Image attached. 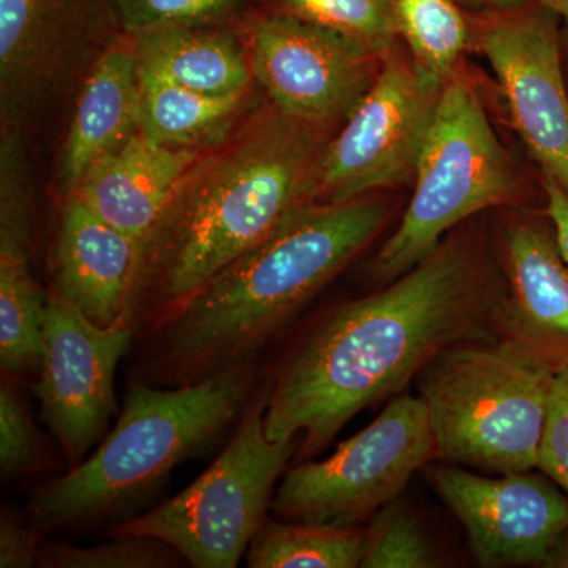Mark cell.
Masks as SVG:
<instances>
[{"mask_svg":"<svg viewBox=\"0 0 568 568\" xmlns=\"http://www.w3.org/2000/svg\"><path fill=\"white\" fill-rule=\"evenodd\" d=\"M140 73L207 95H239L254 80L248 51L233 32L189 26L129 37Z\"/></svg>","mask_w":568,"mask_h":568,"instance_id":"cell-19","label":"cell"},{"mask_svg":"<svg viewBox=\"0 0 568 568\" xmlns=\"http://www.w3.org/2000/svg\"><path fill=\"white\" fill-rule=\"evenodd\" d=\"M40 544L31 530L11 518L0 525V567L29 568L39 562Z\"/></svg>","mask_w":568,"mask_h":568,"instance_id":"cell-30","label":"cell"},{"mask_svg":"<svg viewBox=\"0 0 568 568\" xmlns=\"http://www.w3.org/2000/svg\"><path fill=\"white\" fill-rule=\"evenodd\" d=\"M250 0H112L125 37L189 26L222 24Z\"/></svg>","mask_w":568,"mask_h":568,"instance_id":"cell-27","label":"cell"},{"mask_svg":"<svg viewBox=\"0 0 568 568\" xmlns=\"http://www.w3.org/2000/svg\"><path fill=\"white\" fill-rule=\"evenodd\" d=\"M248 54L254 80L276 110L328 133L373 88L387 52L282 13L253 26Z\"/></svg>","mask_w":568,"mask_h":568,"instance_id":"cell-10","label":"cell"},{"mask_svg":"<svg viewBox=\"0 0 568 568\" xmlns=\"http://www.w3.org/2000/svg\"><path fill=\"white\" fill-rule=\"evenodd\" d=\"M504 294L478 235L447 234L406 274L313 328L265 398V435L302 436V454L312 457L361 410L399 394L437 353L495 334Z\"/></svg>","mask_w":568,"mask_h":568,"instance_id":"cell-1","label":"cell"},{"mask_svg":"<svg viewBox=\"0 0 568 568\" xmlns=\"http://www.w3.org/2000/svg\"><path fill=\"white\" fill-rule=\"evenodd\" d=\"M541 6L547 7L551 10L559 21L564 22V29L560 31V40H562V47H566L568 52V0H537Z\"/></svg>","mask_w":568,"mask_h":568,"instance_id":"cell-33","label":"cell"},{"mask_svg":"<svg viewBox=\"0 0 568 568\" xmlns=\"http://www.w3.org/2000/svg\"><path fill=\"white\" fill-rule=\"evenodd\" d=\"M457 2L466 9L478 11V13L491 14L521 9L536 0H457Z\"/></svg>","mask_w":568,"mask_h":568,"instance_id":"cell-32","label":"cell"},{"mask_svg":"<svg viewBox=\"0 0 568 568\" xmlns=\"http://www.w3.org/2000/svg\"><path fill=\"white\" fill-rule=\"evenodd\" d=\"M32 256L0 254V365L9 375L39 372L50 295L36 282Z\"/></svg>","mask_w":568,"mask_h":568,"instance_id":"cell-22","label":"cell"},{"mask_svg":"<svg viewBox=\"0 0 568 568\" xmlns=\"http://www.w3.org/2000/svg\"><path fill=\"white\" fill-rule=\"evenodd\" d=\"M435 459L428 410L402 395L323 462L295 466L276 489V517L351 528L405 491L414 474Z\"/></svg>","mask_w":568,"mask_h":568,"instance_id":"cell-8","label":"cell"},{"mask_svg":"<svg viewBox=\"0 0 568 568\" xmlns=\"http://www.w3.org/2000/svg\"><path fill=\"white\" fill-rule=\"evenodd\" d=\"M182 556L159 538L115 536L91 548L40 544L41 567L52 568H163L178 566Z\"/></svg>","mask_w":568,"mask_h":568,"instance_id":"cell-26","label":"cell"},{"mask_svg":"<svg viewBox=\"0 0 568 568\" xmlns=\"http://www.w3.org/2000/svg\"><path fill=\"white\" fill-rule=\"evenodd\" d=\"M140 132V69L133 44H111L99 55L78 97L59 163V189L70 196L92 164Z\"/></svg>","mask_w":568,"mask_h":568,"instance_id":"cell-18","label":"cell"},{"mask_svg":"<svg viewBox=\"0 0 568 568\" xmlns=\"http://www.w3.org/2000/svg\"><path fill=\"white\" fill-rule=\"evenodd\" d=\"M544 190L547 194V215L555 226L560 252L568 261V196L555 179L544 174Z\"/></svg>","mask_w":568,"mask_h":568,"instance_id":"cell-31","label":"cell"},{"mask_svg":"<svg viewBox=\"0 0 568 568\" xmlns=\"http://www.w3.org/2000/svg\"><path fill=\"white\" fill-rule=\"evenodd\" d=\"M414 183L402 223L369 264L368 274L381 286L424 261L469 216L521 200L514 160L477 93L457 77L444 85Z\"/></svg>","mask_w":568,"mask_h":568,"instance_id":"cell-6","label":"cell"},{"mask_svg":"<svg viewBox=\"0 0 568 568\" xmlns=\"http://www.w3.org/2000/svg\"><path fill=\"white\" fill-rule=\"evenodd\" d=\"M93 0H0L3 132H18L74 69Z\"/></svg>","mask_w":568,"mask_h":568,"instance_id":"cell-14","label":"cell"},{"mask_svg":"<svg viewBox=\"0 0 568 568\" xmlns=\"http://www.w3.org/2000/svg\"><path fill=\"white\" fill-rule=\"evenodd\" d=\"M537 469L568 496V361L559 366L552 383Z\"/></svg>","mask_w":568,"mask_h":568,"instance_id":"cell-29","label":"cell"},{"mask_svg":"<svg viewBox=\"0 0 568 568\" xmlns=\"http://www.w3.org/2000/svg\"><path fill=\"white\" fill-rule=\"evenodd\" d=\"M444 85L394 44L373 88L325 145L312 203H345L414 181Z\"/></svg>","mask_w":568,"mask_h":568,"instance_id":"cell-9","label":"cell"},{"mask_svg":"<svg viewBox=\"0 0 568 568\" xmlns=\"http://www.w3.org/2000/svg\"><path fill=\"white\" fill-rule=\"evenodd\" d=\"M560 365L496 332L437 353L414 379L428 410L435 459L495 474L536 469Z\"/></svg>","mask_w":568,"mask_h":568,"instance_id":"cell-5","label":"cell"},{"mask_svg":"<svg viewBox=\"0 0 568 568\" xmlns=\"http://www.w3.org/2000/svg\"><path fill=\"white\" fill-rule=\"evenodd\" d=\"M544 567H568V529L549 551Z\"/></svg>","mask_w":568,"mask_h":568,"instance_id":"cell-34","label":"cell"},{"mask_svg":"<svg viewBox=\"0 0 568 568\" xmlns=\"http://www.w3.org/2000/svg\"><path fill=\"white\" fill-rule=\"evenodd\" d=\"M429 478L481 567L545 566L568 529V496L547 474L485 477L440 466L429 469Z\"/></svg>","mask_w":568,"mask_h":568,"instance_id":"cell-13","label":"cell"},{"mask_svg":"<svg viewBox=\"0 0 568 568\" xmlns=\"http://www.w3.org/2000/svg\"><path fill=\"white\" fill-rule=\"evenodd\" d=\"M506 294L496 334L521 339L568 361V261L551 220H510L500 231Z\"/></svg>","mask_w":568,"mask_h":568,"instance_id":"cell-16","label":"cell"},{"mask_svg":"<svg viewBox=\"0 0 568 568\" xmlns=\"http://www.w3.org/2000/svg\"><path fill=\"white\" fill-rule=\"evenodd\" d=\"M248 388L245 365L178 388L134 384L95 454L33 496V525H89L133 507L233 424Z\"/></svg>","mask_w":568,"mask_h":568,"instance_id":"cell-4","label":"cell"},{"mask_svg":"<svg viewBox=\"0 0 568 568\" xmlns=\"http://www.w3.org/2000/svg\"><path fill=\"white\" fill-rule=\"evenodd\" d=\"M365 551V530L357 526L267 521L250 541L252 568H355Z\"/></svg>","mask_w":568,"mask_h":568,"instance_id":"cell-21","label":"cell"},{"mask_svg":"<svg viewBox=\"0 0 568 568\" xmlns=\"http://www.w3.org/2000/svg\"><path fill=\"white\" fill-rule=\"evenodd\" d=\"M246 93L215 97L140 73V133L153 144L209 151L234 132Z\"/></svg>","mask_w":568,"mask_h":568,"instance_id":"cell-20","label":"cell"},{"mask_svg":"<svg viewBox=\"0 0 568 568\" xmlns=\"http://www.w3.org/2000/svg\"><path fill=\"white\" fill-rule=\"evenodd\" d=\"M327 142L323 130L272 104L205 151L142 245L134 306L148 291L175 308L291 212L312 204Z\"/></svg>","mask_w":568,"mask_h":568,"instance_id":"cell-2","label":"cell"},{"mask_svg":"<svg viewBox=\"0 0 568 568\" xmlns=\"http://www.w3.org/2000/svg\"><path fill=\"white\" fill-rule=\"evenodd\" d=\"M33 394L44 424L71 462L106 436L118 413L114 379L130 345V321L100 327L50 295Z\"/></svg>","mask_w":568,"mask_h":568,"instance_id":"cell-12","label":"cell"},{"mask_svg":"<svg viewBox=\"0 0 568 568\" xmlns=\"http://www.w3.org/2000/svg\"><path fill=\"white\" fill-rule=\"evenodd\" d=\"M559 22L536 0L488 14L478 22L473 43L495 71L530 155L568 196V93Z\"/></svg>","mask_w":568,"mask_h":568,"instance_id":"cell-11","label":"cell"},{"mask_svg":"<svg viewBox=\"0 0 568 568\" xmlns=\"http://www.w3.org/2000/svg\"><path fill=\"white\" fill-rule=\"evenodd\" d=\"M142 245L67 196L52 245V297L100 327L132 321Z\"/></svg>","mask_w":568,"mask_h":568,"instance_id":"cell-15","label":"cell"},{"mask_svg":"<svg viewBox=\"0 0 568 568\" xmlns=\"http://www.w3.org/2000/svg\"><path fill=\"white\" fill-rule=\"evenodd\" d=\"M373 194L291 212L163 321L160 361L179 375L226 372L290 323L386 226Z\"/></svg>","mask_w":568,"mask_h":568,"instance_id":"cell-3","label":"cell"},{"mask_svg":"<svg viewBox=\"0 0 568 568\" xmlns=\"http://www.w3.org/2000/svg\"><path fill=\"white\" fill-rule=\"evenodd\" d=\"M286 13L387 52L398 37L395 0H278Z\"/></svg>","mask_w":568,"mask_h":568,"instance_id":"cell-24","label":"cell"},{"mask_svg":"<svg viewBox=\"0 0 568 568\" xmlns=\"http://www.w3.org/2000/svg\"><path fill=\"white\" fill-rule=\"evenodd\" d=\"M398 499L381 508L365 529L361 567L429 568L439 564L420 519Z\"/></svg>","mask_w":568,"mask_h":568,"instance_id":"cell-25","label":"cell"},{"mask_svg":"<svg viewBox=\"0 0 568 568\" xmlns=\"http://www.w3.org/2000/svg\"><path fill=\"white\" fill-rule=\"evenodd\" d=\"M204 152L153 144L138 132L92 164L70 196L144 245Z\"/></svg>","mask_w":568,"mask_h":568,"instance_id":"cell-17","label":"cell"},{"mask_svg":"<svg viewBox=\"0 0 568 568\" xmlns=\"http://www.w3.org/2000/svg\"><path fill=\"white\" fill-rule=\"evenodd\" d=\"M398 36L414 61L447 84L457 77L463 52L473 44V32L457 0H395Z\"/></svg>","mask_w":568,"mask_h":568,"instance_id":"cell-23","label":"cell"},{"mask_svg":"<svg viewBox=\"0 0 568 568\" xmlns=\"http://www.w3.org/2000/svg\"><path fill=\"white\" fill-rule=\"evenodd\" d=\"M41 465L39 429L10 384L0 387V466L6 477L24 476Z\"/></svg>","mask_w":568,"mask_h":568,"instance_id":"cell-28","label":"cell"},{"mask_svg":"<svg viewBox=\"0 0 568 568\" xmlns=\"http://www.w3.org/2000/svg\"><path fill=\"white\" fill-rule=\"evenodd\" d=\"M265 399L254 403L219 458L190 487L115 536L159 538L196 568H234L272 507V493L298 437L265 435Z\"/></svg>","mask_w":568,"mask_h":568,"instance_id":"cell-7","label":"cell"}]
</instances>
